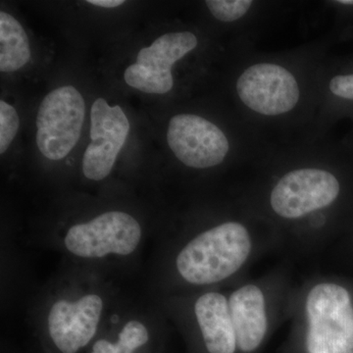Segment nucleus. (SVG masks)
I'll list each match as a JSON object with an SVG mask.
<instances>
[{
	"label": "nucleus",
	"instance_id": "nucleus-1",
	"mask_svg": "<svg viewBox=\"0 0 353 353\" xmlns=\"http://www.w3.org/2000/svg\"><path fill=\"white\" fill-rule=\"evenodd\" d=\"M250 250L252 240L243 225L223 223L185 245L176 256V270L190 284H214L236 273L248 259Z\"/></svg>",
	"mask_w": 353,
	"mask_h": 353
},
{
	"label": "nucleus",
	"instance_id": "nucleus-2",
	"mask_svg": "<svg viewBox=\"0 0 353 353\" xmlns=\"http://www.w3.org/2000/svg\"><path fill=\"white\" fill-rule=\"evenodd\" d=\"M308 353H353V305L341 285H316L306 299Z\"/></svg>",
	"mask_w": 353,
	"mask_h": 353
},
{
	"label": "nucleus",
	"instance_id": "nucleus-3",
	"mask_svg": "<svg viewBox=\"0 0 353 353\" xmlns=\"http://www.w3.org/2000/svg\"><path fill=\"white\" fill-rule=\"evenodd\" d=\"M141 236L143 230L136 218L123 211H108L70 227L63 243L71 254L97 259L132 254L138 250Z\"/></svg>",
	"mask_w": 353,
	"mask_h": 353
},
{
	"label": "nucleus",
	"instance_id": "nucleus-4",
	"mask_svg": "<svg viewBox=\"0 0 353 353\" xmlns=\"http://www.w3.org/2000/svg\"><path fill=\"white\" fill-rule=\"evenodd\" d=\"M83 95L72 85L50 92L41 101L37 116V143L48 159H63L75 148L85 119Z\"/></svg>",
	"mask_w": 353,
	"mask_h": 353
},
{
	"label": "nucleus",
	"instance_id": "nucleus-5",
	"mask_svg": "<svg viewBox=\"0 0 353 353\" xmlns=\"http://www.w3.org/2000/svg\"><path fill=\"white\" fill-rule=\"evenodd\" d=\"M341 183L334 174L306 168L285 174L271 194V206L279 216L297 219L327 208L340 196Z\"/></svg>",
	"mask_w": 353,
	"mask_h": 353
},
{
	"label": "nucleus",
	"instance_id": "nucleus-6",
	"mask_svg": "<svg viewBox=\"0 0 353 353\" xmlns=\"http://www.w3.org/2000/svg\"><path fill=\"white\" fill-rule=\"evenodd\" d=\"M199 41L190 32H170L139 51L137 62L124 73L130 87L145 94H164L173 88L172 67L196 48Z\"/></svg>",
	"mask_w": 353,
	"mask_h": 353
},
{
	"label": "nucleus",
	"instance_id": "nucleus-7",
	"mask_svg": "<svg viewBox=\"0 0 353 353\" xmlns=\"http://www.w3.org/2000/svg\"><path fill=\"white\" fill-rule=\"evenodd\" d=\"M167 141L175 157L190 168L205 169L224 161L230 150L220 128L194 114H179L169 123Z\"/></svg>",
	"mask_w": 353,
	"mask_h": 353
},
{
	"label": "nucleus",
	"instance_id": "nucleus-8",
	"mask_svg": "<svg viewBox=\"0 0 353 353\" xmlns=\"http://www.w3.org/2000/svg\"><path fill=\"white\" fill-rule=\"evenodd\" d=\"M236 92L248 108L268 116L290 112L301 97L294 75L284 67L271 63L248 67L236 82Z\"/></svg>",
	"mask_w": 353,
	"mask_h": 353
},
{
	"label": "nucleus",
	"instance_id": "nucleus-9",
	"mask_svg": "<svg viewBox=\"0 0 353 353\" xmlns=\"http://www.w3.org/2000/svg\"><path fill=\"white\" fill-rule=\"evenodd\" d=\"M130 132V122L119 105L97 99L90 110V141L83 157V173L92 181L108 178Z\"/></svg>",
	"mask_w": 353,
	"mask_h": 353
},
{
	"label": "nucleus",
	"instance_id": "nucleus-10",
	"mask_svg": "<svg viewBox=\"0 0 353 353\" xmlns=\"http://www.w3.org/2000/svg\"><path fill=\"white\" fill-rule=\"evenodd\" d=\"M103 309V299L94 292L76 299H58L48 315V334L53 345L62 353L82 350L97 334Z\"/></svg>",
	"mask_w": 353,
	"mask_h": 353
},
{
	"label": "nucleus",
	"instance_id": "nucleus-11",
	"mask_svg": "<svg viewBox=\"0 0 353 353\" xmlns=\"http://www.w3.org/2000/svg\"><path fill=\"white\" fill-rule=\"evenodd\" d=\"M229 306L238 347L243 352H254L267 332L263 292L256 285H245L232 294Z\"/></svg>",
	"mask_w": 353,
	"mask_h": 353
},
{
	"label": "nucleus",
	"instance_id": "nucleus-12",
	"mask_svg": "<svg viewBox=\"0 0 353 353\" xmlns=\"http://www.w3.org/2000/svg\"><path fill=\"white\" fill-rule=\"evenodd\" d=\"M194 314L209 353H234L236 347L229 301L219 292L202 294L194 304Z\"/></svg>",
	"mask_w": 353,
	"mask_h": 353
},
{
	"label": "nucleus",
	"instance_id": "nucleus-13",
	"mask_svg": "<svg viewBox=\"0 0 353 353\" xmlns=\"http://www.w3.org/2000/svg\"><path fill=\"white\" fill-rule=\"evenodd\" d=\"M31 58L24 28L10 14L0 12V70L11 73L24 67Z\"/></svg>",
	"mask_w": 353,
	"mask_h": 353
},
{
	"label": "nucleus",
	"instance_id": "nucleus-14",
	"mask_svg": "<svg viewBox=\"0 0 353 353\" xmlns=\"http://www.w3.org/2000/svg\"><path fill=\"white\" fill-rule=\"evenodd\" d=\"M150 340L145 324L139 320H130L123 326L115 343L101 339L92 345L90 353H134Z\"/></svg>",
	"mask_w": 353,
	"mask_h": 353
},
{
	"label": "nucleus",
	"instance_id": "nucleus-15",
	"mask_svg": "<svg viewBox=\"0 0 353 353\" xmlns=\"http://www.w3.org/2000/svg\"><path fill=\"white\" fill-rule=\"evenodd\" d=\"M205 3L216 19L234 22L245 15L253 2L250 0H208Z\"/></svg>",
	"mask_w": 353,
	"mask_h": 353
},
{
	"label": "nucleus",
	"instance_id": "nucleus-16",
	"mask_svg": "<svg viewBox=\"0 0 353 353\" xmlns=\"http://www.w3.org/2000/svg\"><path fill=\"white\" fill-rule=\"evenodd\" d=\"M20 119L17 111L6 101H0V153L8 150L19 130Z\"/></svg>",
	"mask_w": 353,
	"mask_h": 353
},
{
	"label": "nucleus",
	"instance_id": "nucleus-17",
	"mask_svg": "<svg viewBox=\"0 0 353 353\" xmlns=\"http://www.w3.org/2000/svg\"><path fill=\"white\" fill-rule=\"evenodd\" d=\"M329 90L341 101L353 104V72L333 77L329 83Z\"/></svg>",
	"mask_w": 353,
	"mask_h": 353
},
{
	"label": "nucleus",
	"instance_id": "nucleus-18",
	"mask_svg": "<svg viewBox=\"0 0 353 353\" xmlns=\"http://www.w3.org/2000/svg\"><path fill=\"white\" fill-rule=\"evenodd\" d=\"M87 2L92 6L103 7V8H115L124 4L123 0H88Z\"/></svg>",
	"mask_w": 353,
	"mask_h": 353
}]
</instances>
